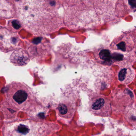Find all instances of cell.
I'll use <instances>...</instances> for the list:
<instances>
[{
  "instance_id": "7c38bea8",
  "label": "cell",
  "mask_w": 136,
  "mask_h": 136,
  "mask_svg": "<svg viewBox=\"0 0 136 136\" xmlns=\"http://www.w3.org/2000/svg\"><path fill=\"white\" fill-rule=\"evenodd\" d=\"M128 2L130 6L132 9L136 8V0H128Z\"/></svg>"
},
{
  "instance_id": "52a82bcc",
  "label": "cell",
  "mask_w": 136,
  "mask_h": 136,
  "mask_svg": "<svg viewBox=\"0 0 136 136\" xmlns=\"http://www.w3.org/2000/svg\"><path fill=\"white\" fill-rule=\"evenodd\" d=\"M98 59L101 63L105 64H110L113 62L112 54L109 49H102L100 51L98 54Z\"/></svg>"
},
{
  "instance_id": "4fadbf2b",
  "label": "cell",
  "mask_w": 136,
  "mask_h": 136,
  "mask_svg": "<svg viewBox=\"0 0 136 136\" xmlns=\"http://www.w3.org/2000/svg\"><path fill=\"white\" fill-rule=\"evenodd\" d=\"M41 38H37L33 40V42L36 43V44H37V43H38V42H40V41H41Z\"/></svg>"
},
{
  "instance_id": "9c48e42d",
  "label": "cell",
  "mask_w": 136,
  "mask_h": 136,
  "mask_svg": "<svg viewBox=\"0 0 136 136\" xmlns=\"http://www.w3.org/2000/svg\"><path fill=\"white\" fill-rule=\"evenodd\" d=\"M114 49L121 50L123 52H126L129 50V48L127 46L126 42L124 41H121L116 44L113 47Z\"/></svg>"
},
{
  "instance_id": "7a4b0ae2",
  "label": "cell",
  "mask_w": 136,
  "mask_h": 136,
  "mask_svg": "<svg viewBox=\"0 0 136 136\" xmlns=\"http://www.w3.org/2000/svg\"><path fill=\"white\" fill-rule=\"evenodd\" d=\"M57 126L47 122L19 121L5 125L3 133L5 136H46L57 129Z\"/></svg>"
},
{
  "instance_id": "ba28073f",
  "label": "cell",
  "mask_w": 136,
  "mask_h": 136,
  "mask_svg": "<svg viewBox=\"0 0 136 136\" xmlns=\"http://www.w3.org/2000/svg\"><path fill=\"white\" fill-rule=\"evenodd\" d=\"M125 115L127 120L133 126H136V108L130 107L127 108L125 112Z\"/></svg>"
},
{
  "instance_id": "30bf717a",
  "label": "cell",
  "mask_w": 136,
  "mask_h": 136,
  "mask_svg": "<svg viewBox=\"0 0 136 136\" xmlns=\"http://www.w3.org/2000/svg\"><path fill=\"white\" fill-rule=\"evenodd\" d=\"M112 56L113 62H121L123 60V54L118 53H114L112 54Z\"/></svg>"
},
{
  "instance_id": "8992f818",
  "label": "cell",
  "mask_w": 136,
  "mask_h": 136,
  "mask_svg": "<svg viewBox=\"0 0 136 136\" xmlns=\"http://www.w3.org/2000/svg\"><path fill=\"white\" fill-rule=\"evenodd\" d=\"M135 73L132 67L130 66H123L121 67L118 72V81L125 85H128L133 81Z\"/></svg>"
},
{
  "instance_id": "6da1fadb",
  "label": "cell",
  "mask_w": 136,
  "mask_h": 136,
  "mask_svg": "<svg viewBox=\"0 0 136 136\" xmlns=\"http://www.w3.org/2000/svg\"><path fill=\"white\" fill-rule=\"evenodd\" d=\"M5 100L18 111L31 112L39 104L35 93L23 82L13 81L8 84L5 88Z\"/></svg>"
},
{
  "instance_id": "5b68a950",
  "label": "cell",
  "mask_w": 136,
  "mask_h": 136,
  "mask_svg": "<svg viewBox=\"0 0 136 136\" xmlns=\"http://www.w3.org/2000/svg\"><path fill=\"white\" fill-rule=\"evenodd\" d=\"M29 55L25 51L19 49L12 53L10 57V62L19 67L26 66L30 62Z\"/></svg>"
},
{
  "instance_id": "3957f363",
  "label": "cell",
  "mask_w": 136,
  "mask_h": 136,
  "mask_svg": "<svg viewBox=\"0 0 136 136\" xmlns=\"http://www.w3.org/2000/svg\"><path fill=\"white\" fill-rule=\"evenodd\" d=\"M89 109L91 113L95 115L102 117H108L111 115V103L106 97L95 95L90 101Z\"/></svg>"
},
{
  "instance_id": "8fae6325",
  "label": "cell",
  "mask_w": 136,
  "mask_h": 136,
  "mask_svg": "<svg viewBox=\"0 0 136 136\" xmlns=\"http://www.w3.org/2000/svg\"><path fill=\"white\" fill-rule=\"evenodd\" d=\"M12 25L14 28L16 29H19L21 27V25L19 22L16 21H13L12 22Z\"/></svg>"
},
{
  "instance_id": "277c9868",
  "label": "cell",
  "mask_w": 136,
  "mask_h": 136,
  "mask_svg": "<svg viewBox=\"0 0 136 136\" xmlns=\"http://www.w3.org/2000/svg\"><path fill=\"white\" fill-rule=\"evenodd\" d=\"M57 113L59 116L65 119H70L73 117L76 110L74 104L68 101H63L58 105Z\"/></svg>"
}]
</instances>
